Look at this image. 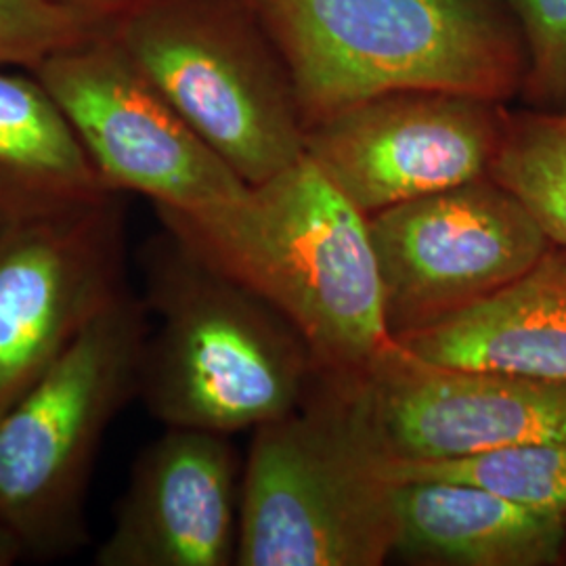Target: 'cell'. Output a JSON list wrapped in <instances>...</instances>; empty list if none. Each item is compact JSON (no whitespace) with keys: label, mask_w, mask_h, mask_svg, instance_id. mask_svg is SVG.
Masks as SVG:
<instances>
[{"label":"cell","mask_w":566,"mask_h":566,"mask_svg":"<svg viewBox=\"0 0 566 566\" xmlns=\"http://www.w3.org/2000/svg\"><path fill=\"white\" fill-rule=\"evenodd\" d=\"M560 566H566V537H565V552H563V565Z\"/></svg>","instance_id":"22"},{"label":"cell","mask_w":566,"mask_h":566,"mask_svg":"<svg viewBox=\"0 0 566 566\" xmlns=\"http://www.w3.org/2000/svg\"><path fill=\"white\" fill-rule=\"evenodd\" d=\"M147 315L124 292L0 416V521L25 556L55 560L88 542L93 468L107 428L139 395Z\"/></svg>","instance_id":"5"},{"label":"cell","mask_w":566,"mask_h":566,"mask_svg":"<svg viewBox=\"0 0 566 566\" xmlns=\"http://www.w3.org/2000/svg\"><path fill=\"white\" fill-rule=\"evenodd\" d=\"M240 485L229 434L166 428L133 465L95 565H235Z\"/></svg>","instance_id":"12"},{"label":"cell","mask_w":566,"mask_h":566,"mask_svg":"<svg viewBox=\"0 0 566 566\" xmlns=\"http://www.w3.org/2000/svg\"><path fill=\"white\" fill-rule=\"evenodd\" d=\"M164 229L256 287L303 332L324 374L364 380L395 346L364 212L306 156L229 214Z\"/></svg>","instance_id":"3"},{"label":"cell","mask_w":566,"mask_h":566,"mask_svg":"<svg viewBox=\"0 0 566 566\" xmlns=\"http://www.w3.org/2000/svg\"><path fill=\"white\" fill-rule=\"evenodd\" d=\"M109 32L250 187L303 158L292 74L250 0H149Z\"/></svg>","instance_id":"6"},{"label":"cell","mask_w":566,"mask_h":566,"mask_svg":"<svg viewBox=\"0 0 566 566\" xmlns=\"http://www.w3.org/2000/svg\"><path fill=\"white\" fill-rule=\"evenodd\" d=\"M367 227L392 343L491 298L552 245L491 175L374 212Z\"/></svg>","instance_id":"8"},{"label":"cell","mask_w":566,"mask_h":566,"mask_svg":"<svg viewBox=\"0 0 566 566\" xmlns=\"http://www.w3.org/2000/svg\"><path fill=\"white\" fill-rule=\"evenodd\" d=\"M55 2L76 11L82 18L93 21L95 25L109 32L120 21L145 7L149 0H55Z\"/></svg>","instance_id":"20"},{"label":"cell","mask_w":566,"mask_h":566,"mask_svg":"<svg viewBox=\"0 0 566 566\" xmlns=\"http://www.w3.org/2000/svg\"><path fill=\"white\" fill-rule=\"evenodd\" d=\"M60 105L109 191L189 221L223 217L252 187L191 130L112 32L30 70Z\"/></svg>","instance_id":"7"},{"label":"cell","mask_w":566,"mask_h":566,"mask_svg":"<svg viewBox=\"0 0 566 566\" xmlns=\"http://www.w3.org/2000/svg\"><path fill=\"white\" fill-rule=\"evenodd\" d=\"M507 103L453 91H392L304 130V156L365 217L491 175Z\"/></svg>","instance_id":"9"},{"label":"cell","mask_w":566,"mask_h":566,"mask_svg":"<svg viewBox=\"0 0 566 566\" xmlns=\"http://www.w3.org/2000/svg\"><path fill=\"white\" fill-rule=\"evenodd\" d=\"M128 290L124 193L0 229V416Z\"/></svg>","instance_id":"10"},{"label":"cell","mask_w":566,"mask_h":566,"mask_svg":"<svg viewBox=\"0 0 566 566\" xmlns=\"http://www.w3.org/2000/svg\"><path fill=\"white\" fill-rule=\"evenodd\" d=\"M109 191L60 105L30 70L0 65V229Z\"/></svg>","instance_id":"15"},{"label":"cell","mask_w":566,"mask_h":566,"mask_svg":"<svg viewBox=\"0 0 566 566\" xmlns=\"http://www.w3.org/2000/svg\"><path fill=\"white\" fill-rule=\"evenodd\" d=\"M566 516L458 481L397 483L392 556L426 566H560Z\"/></svg>","instance_id":"13"},{"label":"cell","mask_w":566,"mask_h":566,"mask_svg":"<svg viewBox=\"0 0 566 566\" xmlns=\"http://www.w3.org/2000/svg\"><path fill=\"white\" fill-rule=\"evenodd\" d=\"M103 32L55 0H0V65L34 70L46 57Z\"/></svg>","instance_id":"18"},{"label":"cell","mask_w":566,"mask_h":566,"mask_svg":"<svg viewBox=\"0 0 566 566\" xmlns=\"http://www.w3.org/2000/svg\"><path fill=\"white\" fill-rule=\"evenodd\" d=\"M395 344L426 364L566 380V245L552 243L491 298Z\"/></svg>","instance_id":"14"},{"label":"cell","mask_w":566,"mask_h":566,"mask_svg":"<svg viewBox=\"0 0 566 566\" xmlns=\"http://www.w3.org/2000/svg\"><path fill=\"white\" fill-rule=\"evenodd\" d=\"M380 470L395 483L422 479L472 483L523 506L566 516V443L507 447L434 462L380 458Z\"/></svg>","instance_id":"17"},{"label":"cell","mask_w":566,"mask_h":566,"mask_svg":"<svg viewBox=\"0 0 566 566\" xmlns=\"http://www.w3.org/2000/svg\"><path fill=\"white\" fill-rule=\"evenodd\" d=\"M355 392L385 460L434 462L566 443V380L426 364L395 344Z\"/></svg>","instance_id":"11"},{"label":"cell","mask_w":566,"mask_h":566,"mask_svg":"<svg viewBox=\"0 0 566 566\" xmlns=\"http://www.w3.org/2000/svg\"><path fill=\"white\" fill-rule=\"evenodd\" d=\"M528 51L521 99L525 107L566 109V0H506Z\"/></svg>","instance_id":"19"},{"label":"cell","mask_w":566,"mask_h":566,"mask_svg":"<svg viewBox=\"0 0 566 566\" xmlns=\"http://www.w3.org/2000/svg\"><path fill=\"white\" fill-rule=\"evenodd\" d=\"M25 558V549L18 535L0 521V566H11Z\"/></svg>","instance_id":"21"},{"label":"cell","mask_w":566,"mask_h":566,"mask_svg":"<svg viewBox=\"0 0 566 566\" xmlns=\"http://www.w3.org/2000/svg\"><path fill=\"white\" fill-rule=\"evenodd\" d=\"M292 74L304 130L392 91L507 103L528 67L506 0H250Z\"/></svg>","instance_id":"2"},{"label":"cell","mask_w":566,"mask_h":566,"mask_svg":"<svg viewBox=\"0 0 566 566\" xmlns=\"http://www.w3.org/2000/svg\"><path fill=\"white\" fill-rule=\"evenodd\" d=\"M491 177L521 200L549 242L566 245V109H510Z\"/></svg>","instance_id":"16"},{"label":"cell","mask_w":566,"mask_h":566,"mask_svg":"<svg viewBox=\"0 0 566 566\" xmlns=\"http://www.w3.org/2000/svg\"><path fill=\"white\" fill-rule=\"evenodd\" d=\"M355 382L319 374L303 405L256 426L242 468L240 566H380L397 483L380 470Z\"/></svg>","instance_id":"4"},{"label":"cell","mask_w":566,"mask_h":566,"mask_svg":"<svg viewBox=\"0 0 566 566\" xmlns=\"http://www.w3.org/2000/svg\"><path fill=\"white\" fill-rule=\"evenodd\" d=\"M142 264V301L158 325L137 397L156 420L231 437L303 405L322 367L277 304L164 227Z\"/></svg>","instance_id":"1"}]
</instances>
